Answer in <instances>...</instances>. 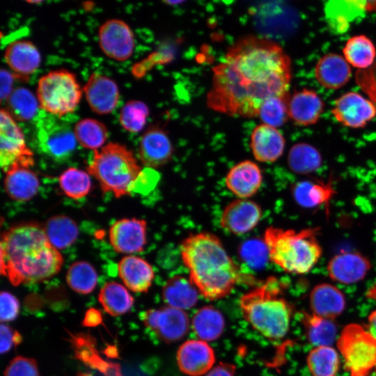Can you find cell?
<instances>
[{"mask_svg":"<svg viewBox=\"0 0 376 376\" xmlns=\"http://www.w3.org/2000/svg\"><path fill=\"white\" fill-rule=\"evenodd\" d=\"M212 71L207 107L244 118L258 116L266 100L288 93L292 77L291 61L283 48L252 35L239 39Z\"/></svg>","mask_w":376,"mask_h":376,"instance_id":"6da1fadb","label":"cell"},{"mask_svg":"<svg viewBox=\"0 0 376 376\" xmlns=\"http://www.w3.org/2000/svg\"><path fill=\"white\" fill-rule=\"evenodd\" d=\"M1 274L15 286L48 279L61 269L63 259L43 228L24 224L4 233L0 244Z\"/></svg>","mask_w":376,"mask_h":376,"instance_id":"7a4b0ae2","label":"cell"},{"mask_svg":"<svg viewBox=\"0 0 376 376\" xmlns=\"http://www.w3.org/2000/svg\"><path fill=\"white\" fill-rule=\"evenodd\" d=\"M180 254L189 270L190 281L207 299L223 298L237 284L254 281L253 277L242 271L219 238L212 233L189 235L180 245Z\"/></svg>","mask_w":376,"mask_h":376,"instance_id":"3957f363","label":"cell"},{"mask_svg":"<svg viewBox=\"0 0 376 376\" xmlns=\"http://www.w3.org/2000/svg\"><path fill=\"white\" fill-rule=\"evenodd\" d=\"M281 290L278 279L269 277L240 299L246 320L269 339H280L289 329L292 307L282 297Z\"/></svg>","mask_w":376,"mask_h":376,"instance_id":"277c9868","label":"cell"},{"mask_svg":"<svg viewBox=\"0 0 376 376\" xmlns=\"http://www.w3.org/2000/svg\"><path fill=\"white\" fill-rule=\"evenodd\" d=\"M319 228L299 231L270 226L264 233L270 260L290 274L308 272L318 262L322 248L318 241Z\"/></svg>","mask_w":376,"mask_h":376,"instance_id":"5b68a950","label":"cell"},{"mask_svg":"<svg viewBox=\"0 0 376 376\" xmlns=\"http://www.w3.org/2000/svg\"><path fill=\"white\" fill-rule=\"evenodd\" d=\"M87 171L104 193L116 198L130 195L143 172L132 151L114 142L93 150Z\"/></svg>","mask_w":376,"mask_h":376,"instance_id":"8992f818","label":"cell"},{"mask_svg":"<svg viewBox=\"0 0 376 376\" xmlns=\"http://www.w3.org/2000/svg\"><path fill=\"white\" fill-rule=\"evenodd\" d=\"M81 94L75 75L66 70H53L44 75L38 80L36 89L40 108L57 116L74 111Z\"/></svg>","mask_w":376,"mask_h":376,"instance_id":"52a82bcc","label":"cell"},{"mask_svg":"<svg viewBox=\"0 0 376 376\" xmlns=\"http://www.w3.org/2000/svg\"><path fill=\"white\" fill-rule=\"evenodd\" d=\"M338 347L351 376H366L376 367V339L359 324L343 329Z\"/></svg>","mask_w":376,"mask_h":376,"instance_id":"ba28073f","label":"cell"},{"mask_svg":"<svg viewBox=\"0 0 376 376\" xmlns=\"http://www.w3.org/2000/svg\"><path fill=\"white\" fill-rule=\"evenodd\" d=\"M36 137L40 150L56 162L67 160L76 148L74 132L53 115L38 119Z\"/></svg>","mask_w":376,"mask_h":376,"instance_id":"9c48e42d","label":"cell"},{"mask_svg":"<svg viewBox=\"0 0 376 376\" xmlns=\"http://www.w3.org/2000/svg\"><path fill=\"white\" fill-rule=\"evenodd\" d=\"M33 154L25 142L24 134L8 110L0 112V164L4 172L18 164L29 168Z\"/></svg>","mask_w":376,"mask_h":376,"instance_id":"30bf717a","label":"cell"},{"mask_svg":"<svg viewBox=\"0 0 376 376\" xmlns=\"http://www.w3.org/2000/svg\"><path fill=\"white\" fill-rule=\"evenodd\" d=\"M141 319L146 328L166 343L182 339L189 330L187 314L169 306L148 309L141 313Z\"/></svg>","mask_w":376,"mask_h":376,"instance_id":"8fae6325","label":"cell"},{"mask_svg":"<svg viewBox=\"0 0 376 376\" xmlns=\"http://www.w3.org/2000/svg\"><path fill=\"white\" fill-rule=\"evenodd\" d=\"M98 40L104 54L118 61L128 59L135 45L132 29L127 23L118 19H109L101 25Z\"/></svg>","mask_w":376,"mask_h":376,"instance_id":"7c38bea8","label":"cell"},{"mask_svg":"<svg viewBox=\"0 0 376 376\" xmlns=\"http://www.w3.org/2000/svg\"><path fill=\"white\" fill-rule=\"evenodd\" d=\"M331 113L343 126L362 128L376 116V107L369 100L356 92H347L339 97Z\"/></svg>","mask_w":376,"mask_h":376,"instance_id":"4fadbf2b","label":"cell"},{"mask_svg":"<svg viewBox=\"0 0 376 376\" xmlns=\"http://www.w3.org/2000/svg\"><path fill=\"white\" fill-rule=\"evenodd\" d=\"M146 236V221L136 218L118 220L109 230L111 245L116 251L121 253L143 251L147 242Z\"/></svg>","mask_w":376,"mask_h":376,"instance_id":"5bb4252c","label":"cell"},{"mask_svg":"<svg viewBox=\"0 0 376 376\" xmlns=\"http://www.w3.org/2000/svg\"><path fill=\"white\" fill-rule=\"evenodd\" d=\"M262 215L261 207L257 203L239 198L224 209L220 224L225 230L233 235H243L258 224Z\"/></svg>","mask_w":376,"mask_h":376,"instance_id":"9a60e30c","label":"cell"},{"mask_svg":"<svg viewBox=\"0 0 376 376\" xmlns=\"http://www.w3.org/2000/svg\"><path fill=\"white\" fill-rule=\"evenodd\" d=\"M173 147L167 132L158 126L149 128L141 136L139 156L148 168H157L172 158Z\"/></svg>","mask_w":376,"mask_h":376,"instance_id":"2e32d148","label":"cell"},{"mask_svg":"<svg viewBox=\"0 0 376 376\" xmlns=\"http://www.w3.org/2000/svg\"><path fill=\"white\" fill-rule=\"evenodd\" d=\"M84 92L89 107L98 114L112 112L119 101V88L116 81L97 72L91 75Z\"/></svg>","mask_w":376,"mask_h":376,"instance_id":"e0dca14e","label":"cell"},{"mask_svg":"<svg viewBox=\"0 0 376 376\" xmlns=\"http://www.w3.org/2000/svg\"><path fill=\"white\" fill-rule=\"evenodd\" d=\"M215 361L212 348L204 340H189L184 342L177 352L180 370L189 376H200L211 370Z\"/></svg>","mask_w":376,"mask_h":376,"instance_id":"ac0fdd59","label":"cell"},{"mask_svg":"<svg viewBox=\"0 0 376 376\" xmlns=\"http://www.w3.org/2000/svg\"><path fill=\"white\" fill-rule=\"evenodd\" d=\"M371 267L369 260L358 252H344L334 256L329 262L327 271L334 281L354 283L362 280Z\"/></svg>","mask_w":376,"mask_h":376,"instance_id":"d6986e66","label":"cell"},{"mask_svg":"<svg viewBox=\"0 0 376 376\" xmlns=\"http://www.w3.org/2000/svg\"><path fill=\"white\" fill-rule=\"evenodd\" d=\"M225 182L227 188L240 198L253 196L260 188L263 174L258 164L250 160L240 162L227 173Z\"/></svg>","mask_w":376,"mask_h":376,"instance_id":"ffe728a7","label":"cell"},{"mask_svg":"<svg viewBox=\"0 0 376 376\" xmlns=\"http://www.w3.org/2000/svg\"><path fill=\"white\" fill-rule=\"evenodd\" d=\"M285 145L281 132L276 127L260 124L251 135L250 146L255 159L265 163H272L283 155Z\"/></svg>","mask_w":376,"mask_h":376,"instance_id":"44dd1931","label":"cell"},{"mask_svg":"<svg viewBox=\"0 0 376 376\" xmlns=\"http://www.w3.org/2000/svg\"><path fill=\"white\" fill-rule=\"evenodd\" d=\"M70 336L75 358L104 376H123L119 364L107 361L100 357L93 336L84 333L70 334Z\"/></svg>","mask_w":376,"mask_h":376,"instance_id":"7402d4cb","label":"cell"},{"mask_svg":"<svg viewBox=\"0 0 376 376\" xmlns=\"http://www.w3.org/2000/svg\"><path fill=\"white\" fill-rule=\"evenodd\" d=\"M4 58L13 72L15 77L27 78L40 66L41 56L37 47L30 41L16 40L8 45Z\"/></svg>","mask_w":376,"mask_h":376,"instance_id":"603a6c76","label":"cell"},{"mask_svg":"<svg viewBox=\"0 0 376 376\" xmlns=\"http://www.w3.org/2000/svg\"><path fill=\"white\" fill-rule=\"evenodd\" d=\"M324 109V103L313 90L303 88L295 92L289 102V117L298 125L315 124Z\"/></svg>","mask_w":376,"mask_h":376,"instance_id":"cb8c5ba5","label":"cell"},{"mask_svg":"<svg viewBox=\"0 0 376 376\" xmlns=\"http://www.w3.org/2000/svg\"><path fill=\"white\" fill-rule=\"evenodd\" d=\"M350 64L341 55L329 53L322 56L316 63L315 77L319 84L327 89L336 90L350 79Z\"/></svg>","mask_w":376,"mask_h":376,"instance_id":"d4e9b609","label":"cell"},{"mask_svg":"<svg viewBox=\"0 0 376 376\" xmlns=\"http://www.w3.org/2000/svg\"><path fill=\"white\" fill-rule=\"evenodd\" d=\"M118 271L125 286L136 292H146L155 277L152 266L143 258L132 255L121 258Z\"/></svg>","mask_w":376,"mask_h":376,"instance_id":"484cf974","label":"cell"},{"mask_svg":"<svg viewBox=\"0 0 376 376\" xmlns=\"http://www.w3.org/2000/svg\"><path fill=\"white\" fill-rule=\"evenodd\" d=\"M39 187L38 176L29 168L15 164L6 172L5 191L15 201L31 200L37 194Z\"/></svg>","mask_w":376,"mask_h":376,"instance_id":"4316f807","label":"cell"},{"mask_svg":"<svg viewBox=\"0 0 376 376\" xmlns=\"http://www.w3.org/2000/svg\"><path fill=\"white\" fill-rule=\"evenodd\" d=\"M310 304L313 314L333 319L344 311L345 299L343 294L335 286L322 283L312 290Z\"/></svg>","mask_w":376,"mask_h":376,"instance_id":"83f0119b","label":"cell"},{"mask_svg":"<svg viewBox=\"0 0 376 376\" xmlns=\"http://www.w3.org/2000/svg\"><path fill=\"white\" fill-rule=\"evenodd\" d=\"M198 292L189 279L175 276L164 284L162 295L167 306L184 311L192 308L196 304Z\"/></svg>","mask_w":376,"mask_h":376,"instance_id":"f1b7e54d","label":"cell"},{"mask_svg":"<svg viewBox=\"0 0 376 376\" xmlns=\"http://www.w3.org/2000/svg\"><path fill=\"white\" fill-rule=\"evenodd\" d=\"M191 324L194 331L200 339L211 341L221 335L225 320L217 308L212 306H204L194 314Z\"/></svg>","mask_w":376,"mask_h":376,"instance_id":"f546056e","label":"cell"},{"mask_svg":"<svg viewBox=\"0 0 376 376\" xmlns=\"http://www.w3.org/2000/svg\"><path fill=\"white\" fill-rule=\"evenodd\" d=\"M334 194L330 183L305 180L295 185L292 195L301 206L312 208L327 203Z\"/></svg>","mask_w":376,"mask_h":376,"instance_id":"4dcf8cb0","label":"cell"},{"mask_svg":"<svg viewBox=\"0 0 376 376\" xmlns=\"http://www.w3.org/2000/svg\"><path fill=\"white\" fill-rule=\"evenodd\" d=\"M44 230L51 244L57 249L70 246L79 235V228L76 222L65 215L49 218Z\"/></svg>","mask_w":376,"mask_h":376,"instance_id":"1f68e13d","label":"cell"},{"mask_svg":"<svg viewBox=\"0 0 376 376\" xmlns=\"http://www.w3.org/2000/svg\"><path fill=\"white\" fill-rule=\"evenodd\" d=\"M98 300L104 310L111 315L118 316L130 310L134 298L121 284L108 282L100 291Z\"/></svg>","mask_w":376,"mask_h":376,"instance_id":"d6a6232c","label":"cell"},{"mask_svg":"<svg viewBox=\"0 0 376 376\" xmlns=\"http://www.w3.org/2000/svg\"><path fill=\"white\" fill-rule=\"evenodd\" d=\"M366 3L361 1L327 2L324 10L329 26L337 32L346 31L350 22L366 10Z\"/></svg>","mask_w":376,"mask_h":376,"instance_id":"836d02e7","label":"cell"},{"mask_svg":"<svg viewBox=\"0 0 376 376\" xmlns=\"http://www.w3.org/2000/svg\"><path fill=\"white\" fill-rule=\"evenodd\" d=\"M343 52L349 64L361 69L370 67L376 57L375 45L364 35L350 38L346 42Z\"/></svg>","mask_w":376,"mask_h":376,"instance_id":"e575fe53","label":"cell"},{"mask_svg":"<svg viewBox=\"0 0 376 376\" xmlns=\"http://www.w3.org/2000/svg\"><path fill=\"white\" fill-rule=\"evenodd\" d=\"M322 161L320 152L306 143L295 144L291 147L288 155L290 169L298 174H308L315 171L321 166Z\"/></svg>","mask_w":376,"mask_h":376,"instance_id":"d590c367","label":"cell"},{"mask_svg":"<svg viewBox=\"0 0 376 376\" xmlns=\"http://www.w3.org/2000/svg\"><path fill=\"white\" fill-rule=\"evenodd\" d=\"M302 322L306 331L308 340L315 345L327 346L335 340L337 328L330 319L315 314L304 313Z\"/></svg>","mask_w":376,"mask_h":376,"instance_id":"8d00e7d4","label":"cell"},{"mask_svg":"<svg viewBox=\"0 0 376 376\" xmlns=\"http://www.w3.org/2000/svg\"><path fill=\"white\" fill-rule=\"evenodd\" d=\"M73 132L80 146L93 150L102 148L108 137L107 128L104 124L93 118L79 120L75 125Z\"/></svg>","mask_w":376,"mask_h":376,"instance_id":"74e56055","label":"cell"},{"mask_svg":"<svg viewBox=\"0 0 376 376\" xmlns=\"http://www.w3.org/2000/svg\"><path fill=\"white\" fill-rule=\"evenodd\" d=\"M66 281L71 289L80 294H89L96 287L97 274L92 265L77 261L68 268Z\"/></svg>","mask_w":376,"mask_h":376,"instance_id":"f35d334b","label":"cell"},{"mask_svg":"<svg viewBox=\"0 0 376 376\" xmlns=\"http://www.w3.org/2000/svg\"><path fill=\"white\" fill-rule=\"evenodd\" d=\"M339 363L338 353L329 346L317 347L307 357V364L313 376H336Z\"/></svg>","mask_w":376,"mask_h":376,"instance_id":"ab89813d","label":"cell"},{"mask_svg":"<svg viewBox=\"0 0 376 376\" xmlns=\"http://www.w3.org/2000/svg\"><path fill=\"white\" fill-rule=\"evenodd\" d=\"M8 112L18 120H29L37 113L39 103L33 93L23 87L13 91L6 100Z\"/></svg>","mask_w":376,"mask_h":376,"instance_id":"60d3db41","label":"cell"},{"mask_svg":"<svg viewBox=\"0 0 376 376\" xmlns=\"http://www.w3.org/2000/svg\"><path fill=\"white\" fill-rule=\"evenodd\" d=\"M58 183L67 196L76 200L88 195L92 185L90 174L75 167L64 171L58 178Z\"/></svg>","mask_w":376,"mask_h":376,"instance_id":"b9f144b4","label":"cell"},{"mask_svg":"<svg viewBox=\"0 0 376 376\" xmlns=\"http://www.w3.org/2000/svg\"><path fill=\"white\" fill-rule=\"evenodd\" d=\"M289 92L279 96L272 97L262 104L258 116L263 124L278 127L285 124L289 118Z\"/></svg>","mask_w":376,"mask_h":376,"instance_id":"7bdbcfd3","label":"cell"},{"mask_svg":"<svg viewBox=\"0 0 376 376\" xmlns=\"http://www.w3.org/2000/svg\"><path fill=\"white\" fill-rule=\"evenodd\" d=\"M148 115L149 109L144 102L130 100L121 109L119 120L125 130L137 133L143 130Z\"/></svg>","mask_w":376,"mask_h":376,"instance_id":"ee69618b","label":"cell"},{"mask_svg":"<svg viewBox=\"0 0 376 376\" xmlns=\"http://www.w3.org/2000/svg\"><path fill=\"white\" fill-rule=\"evenodd\" d=\"M241 256L251 266L263 265L269 258L267 246L263 242L251 240L244 243L241 249Z\"/></svg>","mask_w":376,"mask_h":376,"instance_id":"f6af8a7d","label":"cell"},{"mask_svg":"<svg viewBox=\"0 0 376 376\" xmlns=\"http://www.w3.org/2000/svg\"><path fill=\"white\" fill-rule=\"evenodd\" d=\"M4 376H40L36 361L31 358L18 356L6 367Z\"/></svg>","mask_w":376,"mask_h":376,"instance_id":"bcb514c9","label":"cell"},{"mask_svg":"<svg viewBox=\"0 0 376 376\" xmlns=\"http://www.w3.org/2000/svg\"><path fill=\"white\" fill-rule=\"evenodd\" d=\"M0 320L1 323L15 320L19 311L18 299L11 293L2 291L0 295Z\"/></svg>","mask_w":376,"mask_h":376,"instance_id":"7dc6e473","label":"cell"},{"mask_svg":"<svg viewBox=\"0 0 376 376\" xmlns=\"http://www.w3.org/2000/svg\"><path fill=\"white\" fill-rule=\"evenodd\" d=\"M0 352L1 354L8 352L13 345H18L22 340V336L17 331L13 330L8 325L1 323L0 326Z\"/></svg>","mask_w":376,"mask_h":376,"instance_id":"c3c4849f","label":"cell"},{"mask_svg":"<svg viewBox=\"0 0 376 376\" xmlns=\"http://www.w3.org/2000/svg\"><path fill=\"white\" fill-rule=\"evenodd\" d=\"M13 74L4 69L1 70V100H7L13 92Z\"/></svg>","mask_w":376,"mask_h":376,"instance_id":"681fc988","label":"cell"},{"mask_svg":"<svg viewBox=\"0 0 376 376\" xmlns=\"http://www.w3.org/2000/svg\"><path fill=\"white\" fill-rule=\"evenodd\" d=\"M235 366L228 363H220L210 371L205 376H235Z\"/></svg>","mask_w":376,"mask_h":376,"instance_id":"f907efd6","label":"cell"},{"mask_svg":"<svg viewBox=\"0 0 376 376\" xmlns=\"http://www.w3.org/2000/svg\"><path fill=\"white\" fill-rule=\"evenodd\" d=\"M102 322V315L101 312L94 308H89L85 313L82 324L84 327H93L100 324Z\"/></svg>","mask_w":376,"mask_h":376,"instance_id":"816d5d0a","label":"cell"},{"mask_svg":"<svg viewBox=\"0 0 376 376\" xmlns=\"http://www.w3.org/2000/svg\"><path fill=\"white\" fill-rule=\"evenodd\" d=\"M368 328L370 334L376 339V311L368 316Z\"/></svg>","mask_w":376,"mask_h":376,"instance_id":"f5cc1de1","label":"cell"},{"mask_svg":"<svg viewBox=\"0 0 376 376\" xmlns=\"http://www.w3.org/2000/svg\"><path fill=\"white\" fill-rule=\"evenodd\" d=\"M104 354L108 357L115 358L118 356V350L116 347L109 345L104 349Z\"/></svg>","mask_w":376,"mask_h":376,"instance_id":"db71d44e","label":"cell"},{"mask_svg":"<svg viewBox=\"0 0 376 376\" xmlns=\"http://www.w3.org/2000/svg\"><path fill=\"white\" fill-rule=\"evenodd\" d=\"M164 2L170 6H175V4H180L181 3H183L182 1H164Z\"/></svg>","mask_w":376,"mask_h":376,"instance_id":"11a10c76","label":"cell"},{"mask_svg":"<svg viewBox=\"0 0 376 376\" xmlns=\"http://www.w3.org/2000/svg\"><path fill=\"white\" fill-rule=\"evenodd\" d=\"M77 376H91V375L86 373H81V374H79Z\"/></svg>","mask_w":376,"mask_h":376,"instance_id":"9f6ffc18","label":"cell"}]
</instances>
